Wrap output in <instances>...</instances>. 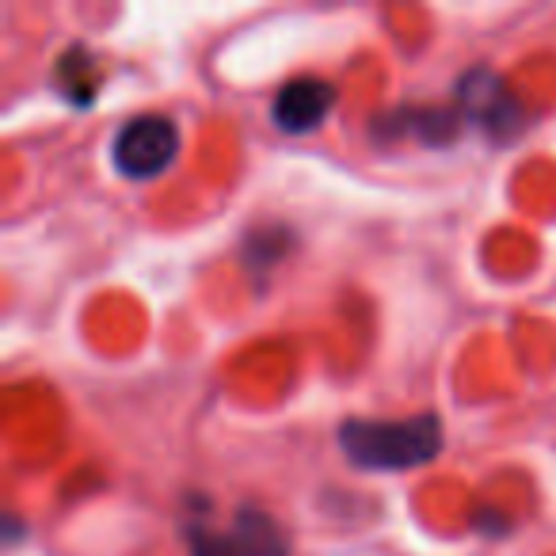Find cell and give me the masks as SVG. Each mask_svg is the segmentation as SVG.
<instances>
[{"label": "cell", "instance_id": "277c9868", "mask_svg": "<svg viewBox=\"0 0 556 556\" xmlns=\"http://www.w3.org/2000/svg\"><path fill=\"white\" fill-rule=\"evenodd\" d=\"M179 153V130L164 115H138L115 134L111 161L126 179H156Z\"/></svg>", "mask_w": 556, "mask_h": 556}, {"label": "cell", "instance_id": "6da1fadb", "mask_svg": "<svg viewBox=\"0 0 556 556\" xmlns=\"http://www.w3.org/2000/svg\"><path fill=\"white\" fill-rule=\"evenodd\" d=\"M340 450L366 472L419 469L442 454V424L434 412L408 419H348L340 427Z\"/></svg>", "mask_w": 556, "mask_h": 556}, {"label": "cell", "instance_id": "8992f818", "mask_svg": "<svg viewBox=\"0 0 556 556\" xmlns=\"http://www.w3.org/2000/svg\"><path fill=\"white\" fill-rule=\"evenodd\" d=\"M336 108V88L320 77H298L282 85V92L270 103V118L282 134H305L317 130L325 115Z\"/></svg>", "mask_w": 556, "mask_h": 556}, {"label": "cell", "instance_id": "5b68a950", "mask_svg": "<svg viewBox=\"0 0 556 556\" xmlns=\"http://www.w3.org/2000/svg\"><path fill=\"white\" fill-rule=\"evenodd\" d=\"M462 111L457 108H401V111H386L374 123V138L378 141H401L412 138L419 146H450L462 130Z\"/></svg>", "mask_w": 556, "mask_h": 556}, {"label": "cell", "instance_id": "52a82bcc", "mask_svg": "<svg viewBox=\"0 0 556 556\" xmlns=\"http://www.w3.org/2000/svg\"><path fill=\"white\" fill-rule=\"evenodd\" d=\"M54 77H58V88H62L65 100L77 103V108H88V103L96 100V92H100L103 73H100V62H96L88 50L70 47L62 58H58Z\"/></svg>", "mask_w": 556, "mask_h": 556}, {"label": "cell", "instance_id": "ba28073f", "mask_svg": "<svg viewBox=\"0 0 556 556\" xmlns=\"http://www.w3.org/2000/svg\"><path fill=\"white\" fill-rule=\"evenodd\" d=\"M278 240H290V237L282 229H275V225H270V229H263V232H248V237H244V255L255 263V267H267V263L282 252V244H278Z\"/></svg>", "mask_w": 556, "mask_h": 556}, {"label": "cell", "instance_id": "7a4b0ae2", "mask_svg": "<svg viewBox=\"0 0 556 556\" xmlns=\"http://www.w3.org/2000/svg\"><path fill=\"white\" fill-rule=\"evenodd\" d=\"M454 108L462 111L465 123L484 130L492 141L518 138L526 126V108L507 88V80L495 70H488V65H472V70H465L462 77H457Z\"/></svg>", "mask_w": 556, "mask_h": 556}, {"label": "cell", "instance_id": "3957f363", "mask_svg": "<svg viewBox=\"0 0 556 556\" xmlns=\"http://www.w3.org/2000/svg\"><path fill=\"white\" fill-rule=\"evenodd\" d=\"M184 538L191 556H287V530L267 510L244 507L232 515L229 530H214L206 522H187Z\"/></svg>", "mask_w": 556, "mask_h": 556}]
</instances>
